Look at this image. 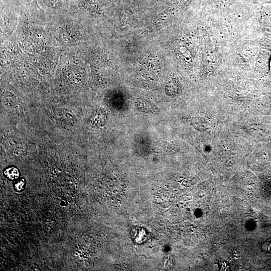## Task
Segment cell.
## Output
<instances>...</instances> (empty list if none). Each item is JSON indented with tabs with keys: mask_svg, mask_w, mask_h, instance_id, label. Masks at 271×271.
Here are the masks:
<instances>
[{
	"mask_svg": "<svg viewBox=\"0 0 271 271\" xmlns=\"http://www.w3.org/2000/svg\"><path fill=\"white\" fill-rule=\"evenodd\" d=\"M5 175L9 179L13 180L18 178L19 173L18 169L14 167H11L5 171Z\"/></svg>",
	"mask_w": 271,
	"mask_h": 271,
	"instance_id": "obj_2",
	"label": "cell"
},
{
	"mask_svg": "<svg viewBox=\"0 0 271 271\" xmlns=\"http://www.w3.org/2000/svg\"><path fill=\"white\" fill-rule=\"evenodd\" d=\"M131 236L133 241L137 244L144 243L148 238L146 230L140 226H134L132 228Z\"/></svg>",
	"mask_w": 271,
	"mask_h": 271,
	"instance_id": "obj_1",
	"label": "cell"
},
{
	"mask_svg": "<svg viewBox=\"0 0 271 271\" xmlns=\"http://www.w3.org/2000/svg\"><path fill=\"white\" fill-rule=\"evenodd\" d=\"M261 250L265 252H271V238L264 240L261 245Z\"/></svg>",
	"mask_w": 271,
	"mask_h": 271,
	"instance_id": "obj_3",
	"label": "cell"
},
{
	"mask_svg": "<svg viewBox=\"0 0 271 271\" xmlns=\"http://www.w3.org/2000/svg\"><path fill=\"white\" fill-rule=\"evenodd\" d=\"M24 183V180H20L15 185L16 189L18 191H21L23 188Z\"/></svg>",
	"mask_w": 271,
	"mask_h": 271,
	"instance_id": "obj_4",
	"label": "cell"
}]
</instances>
